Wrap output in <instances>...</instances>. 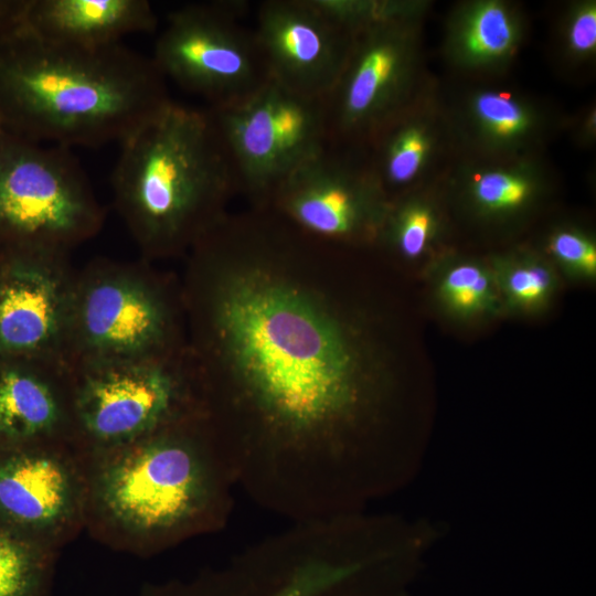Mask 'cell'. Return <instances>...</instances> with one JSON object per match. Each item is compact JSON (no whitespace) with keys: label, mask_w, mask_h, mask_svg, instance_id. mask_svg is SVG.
Returning a JSON list of instances; mask_svg holds the SVG:
<instances>
[{"label":"cell","mask_w":596,"mask_h":596,"mask_svg":"<svg viewBox=\"0 0 596 596\" xmlns=\"http://www.w3.org/2000/svg\"><path fill=\"white\" fill-rule=\"evenodd\" d=\"M553 286L551 272L539 263H525L511 268L504 278V288L510 299L520 306L542 302Z\"/></svg>","instance_id":"obj_22"},{"label":"cell","mask_w":596,"mask_h":596,"mask_svg":"<svg viewBox=\"0 0 596 596\" xmlns=\"http://www.w3.org/2000/svg\"><path fill=\"white\" fill-rule=\"evenodd\" d=\"M0 275V353L68 371L76 272L66 253L12 252Z\"/></svg>","instance_id":"obj_10"},{"label":"cell","mask_w":596,"mask_h":596,"mask_svg":"<svg viewBox=\"0 0 596 596\" xmlns=\"http://www.w3.org/2000/svg\"><path fill=\"white\" fill-rule=\"evenodd\" d=\"M157 15L147 0H28L23 25L61 45L96 49L131 33L151 32Z\"/></svg>","instance_id":"obj_15"},{"label":"cell","mask_w":596,"mask_h":596,"mask_svg":"<svg viewBox=\"0 0 596 596\" xmlns=\"http://www.w3.org/2000/svg\"><path fill=\"white\" fill-rule=\"evenodd\" d=\"M83 455L85 529L114 550L152 556L228 521L237 485L209 416Z\"/></svg>","instance_id":"obj_1"},{"label":"cell","mask_w":596,"mask_h":596,"mask_svg":"<svg viewBox=\"0 0 596 596\" xmlns=\"http://www.w3.org/2000/svg\"><path fill=\"white\" fill-rule=\"evenodd\" d=\"M173 310L145 264L97 259L76 272L68 331V371L82 363L171 352Z\"/></svg>","instance_id":"obj_6"},{"label":"cell","mask_w":596,"mask_h":596,"mask_svg":"<svg viewBox=\"0 0 596 596\" xmlns=\"http://www.w3.org/2000/svg\"><path fill=\"white\" fill-rule=\"evenodd\" d=\"M238 190L269 204L277 189L327 145L323 103L268 81L238 103L206 108Z\"/></svg>","instance_id":"obj_8"},{"label":"cell","mask_w":596,"mask_h":596,"mask_svg":"<svg viewBox=\"0 0 596 596\" xmlns=\"http://www.w3.org/2000/svg\"><path fill=\"white\" fill-rule=\"evenodd\" d=\"M570 42L577 52H588L596 44V11L587 8L576 15L570 30Z\"/></svg>","instance_id":"obj_24"},{"label":"cell","mask_w":596,"mask_h":596,"mask_svg":"<svg viewBox=\"0 0 596 596\" xmlns=\"http://www.w3.org/2000/svg\"><path fill=\"white\" fill-rule=\"evenodd\" d=\"M382 188L342 147L327 145L296 169L269 204L294 227L322 241L366 235L382 217Z\"/></svg>","instance_id":"obj_11"},{"label":"cell","mask_w":596,"mask_h":596,"mask_svg":"<svg viewBox=\"0 0 596 596\" xmlns=\"http://www.w3.org/2000/svg\"><path fill=\"white\" fill-rule=\"evenodd\" d=\"M475 110L485 127L499 137L519 135L528 124L521 106L503 93L487 92L479 95Z\"/></svg>","instance_id":"obj_20"},{"label":"cell","mask_w":596,"mask_h":596,"mask_svg":"<svg viewBox=\"0 0 596 596\" xmlns=\"http://www.w3.org/2000/svg\"><path fill=\"white\" fill-rule=\"evenodd\" d=\"M513 22L503 7L489 3L479 7L462 32V46L469 56L490 60L504 55L514 42Z\"/></svg>","instance_id":"obj_17"},{"label":"cell","mask_w":596,"mask_h":596,"mask_svg":"<svg viewBox=\"0 0 596 596\" xmlns=\"http://www.w3.org/2000/svg\"><path fill=\"white\" fill-rule=\"evenodd\" d=\"M550 247L556 259L566 267L585 276L595 275L596 248L584 236L574 232H560L553 236Z\"/></svg>","instance_id":"obj_23"},{"label":"cell","mask_w":596,"mask_h":596,"mask_svg":"<svg viewBox=\"0 0 596 596\" xmlns=\"http://www.w3.org/2000/svg\"><path fill=\"white\" fill-rule=\"evenodd\" d=\"M244 0L191 3L169 13L151 57L160 74L209 103L224 107L268 81L254 29L244 24Z\"/></svg>","instance_id":"obj_7"},{"label":"cell","mask_w":596,"mask_h":596,"mask_svg":"<svg viewBox=\"0 0 596 596\" xmlns=\"http://www.w3.org/2000/svg\"><path fill=\"white\" fill-rule=\"evenodd\" d=\"M171 359L169 352L72 366V443L78 450L113 448L207 416L203 381Z\"/></svg>","instance_id":"obj_4"},{"label":"cell","mask_w":596,"mask_h":596,"mask_svg":"<svg viewBox=\"0 0 596 596\" xmlns=\"http://www.w3.org/2000/svg\"><path fill=\"white\" fill-rule=\"evenodd\" d=\"M85 457L67 439L0 445V525L60 552L85 529Z\"/></svg>","instance_id":"obj_9"},{"label":"cell","mask_w":596,"mask_h":596,"mask_svg":"<svg viewBox=\"0 0 596 596\" xmlns=\"http://www.w3.org/2000/svg\"><path fill=\"white\" fill-rule=\"evenodd\" d=\"M57 557L0 525V596H51Z\"/></svg>","instance_id":"obj_16"},{"label":"cell","mask_w":596,"mask_h":596,"mask_svg":"<svg viewBox=\"0 0 596 596\" xmlns=\"http://www.w3.org/2000/svg\"><path fill=\"white\" fill-rule=\"evenodd\" d=\"M105 211L70 148L0 128V240L12 252L66 253L94 237Z\"/></svg>","instance_id":"obj_5"},{"label":"cell","mask_w":596,"mask_h":596,"mask_svg":"<svg viewBox=\"0 0 596 596\" xmlns=\"http://www.w3.org/2000/svg\"><path fill=\"white\" fill-rule=\"evenodd\" d=\"M72 441L68 371L41 363H0V445Z\"/></svg>","instance_id":"obj_14"},{"label":"cell","mask_w":596,"mask_h":596,"mask_svg":"<svg viewBox=\"0 0 596 596\" xmlns=\"http://www.w3.org/2000/svg\"><path fill=\"white\" fill-rule=\"evenodd\" d=\"M440 295L445 304L459 315L485 310L493 299L489 275L471 263L458 264L447 270L441 279Z\"/></svg>","instance_id":"obj_18"},{"label":"cell","mask_w":596,"mask_h":596,"mask_svg":"<svg viewBox=\"0 0 596 596\" xmlns=\"http://www.w3.org/2000/svg\"><path fill=\"white\" fill-rule=\"evenodd\" d=\"M120 143L114 205L146 257L194 245L222 220L238 184L206 109L170 100Z\"/></svg>","instance_id":"obj_3"},{"label":"cell","mask_w":596,"mask_h":596,"mask_svg":"<svg viewBox=\"0 0 596 596\" xmlns=\"http://www.w3.org/2000/svg\"><path fill=\"white\" fill-rule=\"evenodd\" d=\"M433 226L434 217L428 209L408 205L392 222V240L403 256L414 259L425 251Z\"/></svg>","instance_id":"obj_21"},{"label":"cell","mask_w":596,"mask_h":596,"mask_svg":"<svg viewBox=\"0 0 596 596\" xmlns=\"http://www.w3.org/2000/svg\"><path fill=\"white\" fill-rule=\"evenodd\" d=\"M254 32L269 79L320 100L339 78L355 38L311 0L263 1Z\"/></svg>","instance_id":"obj_13"},{"label":"cell","mask_w":596,"mask_h":596,"mask_svg":"<svg viewBox=\"0 0 596 596\" xmlns=\"http://www.w3.org/2000/svg\"><path fill=\"white\" fill-rule=\"evenodd\" d=\"M402 31L397 23L355 35L339 78L322 100L328 145L348 148L372 141L395 118L408 65Z\"/></svg>","instance_id":"obj_12"},{"label":"cell","mask_w":596,"mask_h":596,"mask_svg":"<svg viewBox=\"0 0 596 596\" xmlns=\"http://www.w3.org/2000/svg\"><path fill=\"white\" fill-rule=\"evenodd\" d=\"M531 188L523 178L503 171L479 174L472 183L476 201L492 211H507L521 206L530 196Z\"/></svg>","instance_id":"obj_19"},{"label":"cell","mask_w":596,"mask_h":596,"mask_svg":"<svg viewBox=\"0 0 596 596\" xmlns=\"http://www.w3.org/2000/svg\"><path fill=\"white\" fill-rule=\"evenodd\" d=\"M171 99L151 57L121 43L55 44L23 24L0 41V128L61 147L121 142Z\"/></svg>","instance_id":"obj_2"},{"label":"cell","mask_w":596,"mask_h":596,"mask_svg":"<svg viewBox=\"0 0 596 596\" xmlns=\"http://www.w3.org/2000/svg\"><path fill=\"white\" fill-rule=\"evenodd\" d=\"M28 0H0V41L23 24Z\"/></svg>","instance_id":"obj_25"}]
</instances>
